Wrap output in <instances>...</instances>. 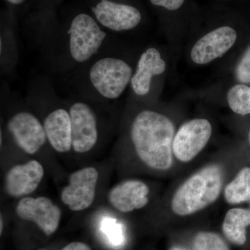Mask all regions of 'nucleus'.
I'll return each instance as SVG.
<instances>
[{"label":"nucleus","instance_id":"nucleus-1","mask_svg":"<svg viewBox=\"0 0 250 250\" xmlns=\"http://www.w3.org/2000/svg\"><path fill=\"white\" fill-rule=\"evenodd\" d=\"M130 136L135 152L145 166L157 171L172 167L175 129L167 117L150 110L141 111L133 121Z\"/></svg>","mask_w":250,"mask_h":250},{"label":"nucleus","instance_id":"nucleus-2","mask_svg":"<svg viewBox=\"0 0 250 250\" xmlns=\"http://www.w3.org/2000/svg\"><path fill=\"white\" fill-rule=\"evenodd\" d=\"M223 172L216 164L205 166L177 189L171 208L179 216L190 215L214 203L221 192Z\"/></svg>","mask_w":250,"mask_h":250},{"label":"nucleus","instance_id":"nucleus-3","mask_svg":"<svg viewBox=\"0 0 250 250\" xmlns=\"http://www.w3.org/2000/svg\"><path fill=\"white\" fill-rule=\"evenodd\" d=\"M89 77L102 96L114 100L121 96L132 78V69L121 59L106 57L90 67Z\"/></svg>","mask_w":250,"mask_h":250},{"label":"nucleus","instance_id":"nucleus-4","mask_svg":"<svg viewBox=\"0 0 250 250\" xmlns=\"http://www.w3.org/2000/svg\"><path fill=\"white\" fill-rule=\"evenodd\" d=\"M67 34L70 54L79 62H87L98 53L106 36L96 21L85 14L74 18Z\"/></svg>","mask_w":250,"mask_h":250},{"label":"nucleus","instance_id":"nucleus-5","mask_svg":"<svg viewBox=\"0 0 250 250\" xmlns=\"http://www.w3.org/2000/svg\"><path fill=\"white\" fill-rule=\"evenodd\" d=\"M98 171L92 166L70 174L68 184L62 188L61 199L72 211H82L93 205L96 196Z\"/></svg>","mask_w":250,"mask_h":250},{"label":"nucleus","instance_id":"nucleus-6","mask_svg":"<svg viewBox=\"0 0 250 250\" xmlns=\"http://www.w3.org/2000/svg\"><path fill=\"white\" fill-rule=\"evenodd\" d=\"M212 134L210 122L202 118L187 122L174 136V156L181 162H190L203 150Z\"/></svg>","mask_w":250,"mask_h":250},{"label":"nucleus","instance_id":"nucleus-7","mask_svg":"<svg viewBox=\"0 0 250 250\" xmlns=\"http://www.w3.org/2000/svg\"><path fill=\"white\" fill-rule=\"evenodd\" d=\"M16 210L20 218L35 223L47 236L57 231L62 218L61 208L46 197H22Z\"/></svg>","mask_w":250,"mask_h":250},{"label":"nucleus","instance_id":"nucleus-8","mask_svg":"<svg viewBox=\"0 0 250 250\" xmlns=\"http://www.w3.org/2000/svg\"><path fill=\"white\" fill-rule=\"evenodd\" d=\"M6 126L18 147L26 154H36L47 141L43 124L29 112L16 113Z\"/></svg>","mask_w":250,"mask_h":250},{"label":"nucleus","instance_id":"nucleus-9","mask_svg":"<svg viewBox=\"0 0 250 250\" xmlns=\"http://www.w3.org/2000/svg\"><path fill=\"white\" fill-rule=\"evenodd\" d=\"M72 125V149L85 154L95 147L98 139V121L92 108L86 104L76 103L70 108Z\"/></svg>","mask_w":250,"mask_h":250},{"label":"nucleus","instance_id":"nucleus-10","mask_svg":"<svg viewBox=\"0 0 250 250\" xmlns=\"http://www.w3.org/2000/svg\"><path fill=\"white\" fill-rule=\"evenodd\" d=\"M44 174L43 166L36 160L13 166L5 175L6 193L15 198L27 197L39 187Z\"/></svg>","mask_w":250,"mask_h":250},{"label":"nucleus","instance_id":"nucleus-11","mask_svg":"<svg viewBox=\"0 0 250 250\" xmlns=\"http://www.w3.org/2000/svg\"><path fill=\"white\" fill-rule=\"evenodd\" d=\"M236 39V31L228 26L210 31L192 47V60L197 64H207L223 57L231 48Z\"/></svg>","mask_w":250,"mask_h":250},{"label":"nucleus","instance_id":"nucleus-12","mask_svg":"<svg viewBox=\"0 0 250 250\" xmlns=\"http://www.w3.org/2000/svg\"><path fill=\"white\" fill-rule=\"evenodd\" d=\"M92 11L102 25L112 31L130 30L141 21V13L136 8L109 0H100Z\"/></svg>","mask_w":250,"mask_h":250},{"label":"nucleus","instance_id":"nucleus-13","mask_svg":"<svg viewBox=\"0 0 250 250\" xmlns=\"http://www.w3.org/2000/svg\"><path fill=\"white\" fill-rule=\"evenodd\" d=\"M149 188L139 179H128L111 188L107 195L110 205L121 213L144 208L149 202Z\"/></svg>","mask_w":250,"mask_h":250},{"label":"nucleus","instance_id":"nucleus-14","mask_svg":"<svg viewBox=\"0 0 250 250\" xmlns=\"http://www.w3.org/2000/svg\"><path fill=\"white\" fill-rule=\"evenodd\" d=\"M47 140L56 152L64 154L72 149V125L70 113L58 108L49 113L43 122Z\"/></svg>","mask_w":250,"mask_h":250},{"label":"nucleus","instance_id":"nucleus-15","mask_svg":"<svg viewBox=\"0 0 250 250\" xmlns=\"http://www.w3.org/2000/svg\"><path fill=\"white\" fill-rule=\"evenodd\" d=\"M166 67V62L161 59L157 49L149 48L143 52L138 62L136 71L131 80L135 93L139 95L149 93L152 76L161 75L165 71Z\"/></svg>","mask_w":250,"mask_h":250},{"label":"nucleus","instance_id":"nucleus-16","mask_svg":"<svg viewBox=\"0 0 250 250\" xmlns=\"http://www.w3.org/2000/svg\"><path fill=\"white\" fill-rule=\"evenodd\" d=\"M250 225V210L233 208L227 212L223 223L224 235L229 241L242 246L247 241V228Z\"/></svg>","mask_w":250,"mask_h":250},{"label":"nucleus","instance_id":"nucleus-17","mask_svg":"<svg viewBox=\"0 0 250 250\" xmlns=\"http://www.w3.org/2000/svg\"><path fill=\"white\" fill-rule=\"evenodd\" d=\"M225 201L229 205H239L250 201V167H245L227 185L224 190Z\"/></svg>","mask_w":250,"mask_h":250},{"label":"nucleus","instance_id":"nucleus-18","mask_svg":"<svg viewBox=\"0 0 250 250\" xmlns=\"http://www.w3.org/2000/svg\"><path fill=\"white\" fill-rule=\"evenodd\" d=\"M228 101L230 108L237 114H250V87L244 84L234 85L229 90Z\"/></svg>","mask_w":250,"mask_h":250},{"label":"nucleus","instance_id":"nucleus-19","mask_svg":"<svg viewBox=\"0 0 250 250\" xmlns=\"http://www.w3.org/2000/svg\"><path fill=\"white\" fill-rule=\"evenodd\" d=\"M195 250H230L225 240L218 233L211 231H200L193 239Z\"/></svg>","mask_w":250,"mask_h":250},{"label":"nucleus","instance_id":"nucleus-20","mask_svg":"<svg viewBox=\"0 0 250 250\" xmlns=\"http://www.w3.org/2000/svg\"><path fill=\"white\" fill-rule=\"evenodd\" d=\"M236 75L237 80L241 83H250V46L237 65Z\"/></svg>","mask_w":250,"mask_h":250},{"label":"nucleus","instance_id":"nucleus-21","mask_svg":"<svg viewBox=\"0 0 250 250\" xmlns=\"http://www.w3.org/2000/svg\"><path fill=\"white\" fill-rule=\"evenodd\" d=\"M152 4L163 6L170 11L179 9L183 5L185 0H150Z\"/></svg>","mask_w":250,"mask_h":250},{"label":"nucleus","instance_id":"nucleus-22","mask_svg":"<svg viewBox=\"0 0 250 250\" xmlns=\"http://www.w3.org/2000/svg\"><path fill=\"white\" fill-rule=\"evenodd\" d=\"M60 250H92L90 247L82 242H72Z\"/></svg>","mask_w":250,"mask_h":250},{"label":"nucleus","instance_id":"nucleus-23","mask_svg":"<svg viewBox=\"0 0 250 250\" xmlns=\"http://www.w3.org/2000/svg\"><path fill=\"white\" fill-rule=\"evenodd\" d=\"M7 1L13 4H21L24 0H7Z\"/></svg>","mask_w":250,"mask_h":250},{"label":"nucleus","instance_id":"nucleus-24","mask_svg":"<svg viewBox=\"0 0 250 250\" xmlns=\"http://www.w3.org/2000/svg\"><path fill=\"white\" fill-rule=\"evenodd\" d=\"M170 250H188L185 249V248H182V247L175 246L173 247V248H171Z\"/></svg>","mask_w":250,"mask_h":250},{"label":"nucleus","instance_id":"nucleus-25","mask_svg":"<svg viewBox=\"0 0 250 250\" xmlns=\"http://www.w3.org/2000/svg\"><path fill=\"white\" fill-rule=\"evenodd\" d=\"M4 222H3V220H2V217L1 216V228H0V231H1V233H2V230H3V227H4Z\"/></svg>","mask_w":250,"mask_h":250},{"label":"nucleus","instance_id":"nucleus-26","mask_svg":"<svg viewBox=\"0 0 250 250\" xmlns=\"http://www.w3.org/2000/svg\"><path fill=\"white\" fill-rule=\"evenodd\" d=\"M249 142H250V133H249Z\"/></svg>","mask_w":250,"mask_h":250},{"label":"nucleus","instance_id":"nucleus-27","mask_svg":"<svg viewBox=\"0 0 250 250\" xmlns=\"http://www.w3.org/2000/svg\"></svg>","mask_w":250,"mask_h":250}]
</instances>
